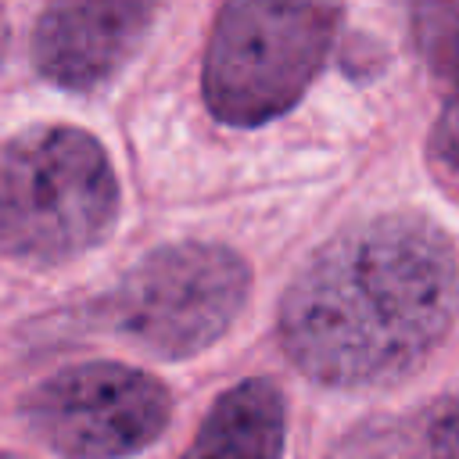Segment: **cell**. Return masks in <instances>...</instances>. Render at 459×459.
I'll use <instances>...</instances> for the list:
<instances>
[{
  "instance_id": "6da1fadb",
  "label": "cell",
  "mask_w": 459,
  "mask_h": 459,
  "mask_svg": "<svg viewBox=\"0 0 459 459\" xmlns=\"http://www.w3.org/2000/svg\"><path fill=\"white\" fill-rule=\"evenodd\" d=\"M459 258L420 215H377L341 230L290 280L280 341L290 362L326 387H373L405 377L452 330Z\"/></svg>"
},
{
  "instance_id": "7a4b0ae2",
  "label": "cell",
  "mask_w": 459,
  "mask_h": 459,
  "mask_svg": "<svg viewBox=\"0 0 459 459\" xmlns=\"http://www.w3.org/2000/svg\"><path fill=\"white\" fill-rule=\"evenodd\" d=\"M118 215L104 147L72 126H39L0 147V247L29 262H65L97 247Z\"/></svg>"
},
{
  "instance_id": "3957f363",
  "label": "cell",
  "mask_w": 459,
  "mask_h": 459,
  "mask_svg": "<svg viewBox=\"0 0 459 459\" xmlns=\"http://www.w3.org/2000/svg\"><path fill=\"white\" fill-rule=\"evenodd\" d=\"M341 25V0H226L204 54L219 122L262 126L301 100Z\"/></svg>"
},
{
  "instance_id": "277c9868",
  "label": "cell",
  "mask_w": 459,
  "mask_h": 459,
  "mask_svg": "<svg viewBox=\"0 0 459 459\" xmlns=\"http://www.w3.org/2000/svg\"><path fill=\"white\" fill-rule=\"evenodd\" d=\"M247 262L204 240L165 244L140 258L108 298L111 323L161 359H186L226 333L247 301Z\"/></svg>"
},
{
  "instance_id": "5b68a950",
  "label": "cell",
  "mask_w": 459,
  "mask_h": 459,
  "mask_svg": "<svg viewBox=\"0 0 459 459\" xmlns=\"http://www.w3.org/2000/svg\"><path fill=\"white\" fill-rule=\"evenodd\" d=\"M172 398L161 380L122 362H82L25 398V420L65 459H122L161 437Z\"/></svg>"
},
{
  "instance_id": "8992f818",
  "label": "cell",
  "mask_w": 459,
  "mask_h": 459,
  "mask_svg": "<svg viewBox=\"0 0 459 459\" xmlns=\"http://www.w3.org/2000/svg\"><path fill=\"white\" fill-rule=\"evenodd\" d=\"M154 11L158 0H50L32 32V61L65 90H93L136 54Z\"/></svg>"
},
{
  "instance_id": "52a82bcc",
  "label": "cell",
  "mask_w": 459,
  "mask_h": 459,
  "mask_svg": "<svg viewBox=\"0 0 459 459\" xmlns=\"http://www.w3.org/2000/svg\"><path fill=\"white\" fill-rule=\"evenodd\" d=\"M287 412L273 380L251 377L219 394L183 459H283Z\"/></svg>"
},
{
  "instance_id": "ba28073f",
  "label": "cell",
  "mask_w": 459,
  "mask_h": 459,
  "mask_svg": "<svg viewBox=\"0 0 459 459\" xmlns=\"http://www.w3.org/2000/svg\"><path fill=\"white\" fill-rule=\"evenodd\" d=\"M326 459H459V391L405 412L362 420Z\"/></svg>"
},
{
  "instance_id": "9c48e42d",
  "label": "cell",
  "mask_w": 459,
  "mask_h": 459,
  "mask_svg": "<svg viewBox=\"0 0 459 459\" xmlns=\"http://www.w3.org/2000/svg\"><path fill=\"white\" fill-rule=\"evenodd\" d=\"M416 32L430 72L448 90L430 147L441 165L459 169V0H420Z\"/></svg>"
},
{
  "instance_id": "30bf717a",
  "label": "cell",
  "mask_w": 459,
  "mask_h": 459,
  "mask_svg": "<svg viewBox=\"0 0 459 459\" xmlns=\"http://www.w3.org/2000/svg\"><path fill=\"white\" fill-rule=\"evenodd\" d=\"M0 459H11V455H0Z\"/></svg>"
}]
</instances>
